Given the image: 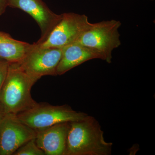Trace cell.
Masks as SVG:
<instances>
[{
    "label": "cell",
    "instance_id": "obj_6",
    "mask_svg": "<svg viewBox=\"0 0 155 155\" xmlns=\"http://www.w3.org/2000/svg\"><path fill=\"white\" fill-rule=\"evenodd\" d=\"M19 62L28 75L38 80L46 75H57V69L63 54V48H41L35 43Z\"/></svg>",
    "mask_w": 155,
    "mask_h": 155
},
{
    "label": "cell",
    "instance_id": "obj_4",
    "mask_svg": "<svg viewBox=\"0 0 155 155\" xmlns=\"http://www.w3.org/2000/svg\"><path fill=\"white\" fill-rule=\"evenodd\" d=\"M87 115L74 110L68 105L54 106L41 103L17 116L22 123L37 131L62 122L79 121Z\"/></svg>",
    "mask_w": 155,
    "mask_h": 155
},
{
    "label": "cell",
    "instance_id": "obj_10",
    "mask_svg": "<svg viewBox=\"0 0 155 155\" xmlns=\"http://www.w3.org/2000/svg\"><path fill=\"white\" fill-rule=\"evenodd\" d=\"M102 60L94 50L75 42L63 48V54L57 67V75H64L73 68L93 59Z\"/></svg>",
    "mask_w": 155,
    "mask_h": 155
},
{
    "label": "cell",
    "instance_id": "obj_11",
    "mask_svg": "<svg viewBox=\"0 0 155 155\" xmlns=\"http://www.w3.org/2000/svg\"><path fill=\"white\" fill-rule=\"evenodd\" d=\"M33 45L17 40L9 34L0 31V58L9 63L20 62Z\"/></svg>",
    "mask_w": 155,
    "mask_h": 155
},
{
    "label": "cell",
    "instance_id": "obj_16",
    "mask_svg": "<svg viewBox=\"0 0 155 155\" xmlns=\"http://www.w3.org/2000/svg\"><path fill=\"white\" fill-rule=\"evenodd\" d=\"M151 1H153V0H151Z\"/></svg>",
    "mask_w": 155,
    "mask_h": 155
},
{
    "label": "cell",
    "instance_id": "obj_5",
    "mask_svg": "<svg viewBox=\"0 0 155 155\" xmlns=\"http://www.w3.org/2000/svg\"><path fill=\"white\" fill-rule=\"evenodd\" d=\"M91 24L85 14L64 13L47 39L41 44H35L44 48L65 47L77 42Z\"/></svg>",
    "mask_w": 155,
    "mask_h": 155
},
{
    "label": "cell",
    "instance_id": "obj_15",
    "mask_svg": "<svg viewBox=\"0 0 155 155\" xmlns=\"http://www.w3.org/2000/svg\"><path fill=\"white\" fill-rule=\"evenodd\" d=\"M5 114V112H4L2 107L1 104H0V124H1V121H2V119Z\"/></svg>",
    "mask_w": 155,
    "mask_h": 155
},
{
    "label": "cell",
    "instance_id": "obj_12",
    "mask_svg": "<svg viewBox=\"0 0 155 155\" xmlns=\"http://www.w3.org/2000/svg\"><path fill=\"white\" fill-rule=\"evenodd\" d=\"M14 155H45L36 144L35 139L31 140L20 147Z\"/></svg>",
    "mask_w": 155,
    "mask_h": 155
},
{
    "label": "cell",
    "instance_id": "obj_9",
    "mask_svg": "<svg viewBox=\"0 0 155 155\" xmlns=\"http://www.w3.org/2000/svg\"><path fill=\"white\" fill-rule=\"evenodd\" d=\"M70 122L58 123L37 130L36 144L46 155H65Z\"/></svg>",
    "mask_w": 155,
    "mask_h": 155
},
{
    "label": "cell",
    "instance_id": "obj_13",
    "mask_svg": "<svg viewBox=\"0 0 155 155\" xmlns=\"http://www.w3.org/2000/svg\"><path fill=\"white\" fill-rule=\"evenodd\" d=\"M9 62L0 58V90L7 76Z\"/></svg>",
    "mask_w": 155,
    "mask_h": 155
},
{
    "label": "cell",
    "instance_id": "obj_14",
    "mask_svg": "<svg viewBox=\"0 0 155 155\" xmlns=\"http://www.w3.org/2000/svg\"><path fill=\"white\" fill-rule=\"evenodd\" d=\"M7 7V0H0V16L5 13Z\"/></svg>",
    "mask_w": 155,
    "mask_h": 155
},
{
    "label": "cell",
    "instance_id": "obj_2",
    "mask_svg": "<svg viewBox=\"0 0 155 155\" xmlns=\"http://www.w3.org/2000/svg\"><path fill=\"white\" fill-rule=\"evenodd\" d=\"M37 79L25 72L19 63H9L7 76L0 90V104L5 114L17 115L38 103L31 97V88Z\"/></svg>",
    "mask_w": 155,
    "mask_h": 155
},
{
    "label": "cell",
    "instance_id": "obj_8",
    "mask_svg": "<svg viewBox=\"0 0 155 155\" xmlns=\"http://www.w3.org/2000/svg\"><path fill=\"white\" fill-rule=\"evenodd\" d=\"M7 5L24 11L35 20L41 31L37 44H41L47 39L62 17V14H56L50 10L42 0H7Z\"/></svg>",
    "mask_w": 155,
    "mask_h": 155
},
{
    "label": "cell",
    "instance_id": "obj_1",
    "mask_svg": "<svg viewBox=\"0 0 155 155\" xmlns=\"http://www.w3.org/2000/svg\"><path fill=\"white\" fill-rule=\"evenodd\" d=\"M100 123L93 116L70 122L65 155H110L113 143L104 137Z\"/></svg>",
    "mask_w": 155,
    "mask_h": 155
},
{
    "label": "cell",
    "instance_id": "obj_7",
    "mask_svg": "<svg viewBox=\"0 0 155 155\" xmlns=\"http://www.w3.org/2000/svg\"><path fill=\"white\" fill-rule=\"evenodd\" d=\"M36 131L21 122L17 115L5 114L0 124V155H12L35 139Z\"/></svg>",
    "mask_w": 155,
    "mask_h": 155
},
{
    "label": "cell",
    "instance_id": "obj_3",
    "mask_svg": "<svg viewBox=\"0 0 155 155\" xmlns=\"http://www.w3.org/2000/svg\"><path fill=\"white\" fill-rule=\"evenodd\" d=\"M121 26L120 21L115 19L91 23L76 42L96 51L101 56L102 60L111 64L113 51L121 44Z\"/></svg>",
    "mask_w": 155,
    "mask_h": 155
}]
</instances>
